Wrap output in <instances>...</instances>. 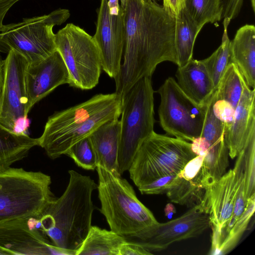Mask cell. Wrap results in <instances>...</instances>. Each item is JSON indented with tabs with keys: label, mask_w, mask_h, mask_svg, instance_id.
Returning <instances> with one entry per match:
<instances>
[{
	"label": "cell",
	"mask_w": 255,
	"mask_h": 255,
	"mask_svg": "<svg viewBox=\"0 0 255 255\" xmlns=\"http://www.w3.org/2000/svg\"><path fill=\"white\" fill-rule=\"evenodd\" d=\"M124 9V61L115 79V92L121 97L139 79L151 77L159 64H177L175 19L162 5L150 0H126Z\"/></svg>",
	"instance_id": "cell-1"
},
{
	"label": "cell",
	"mask_w": 255,
	"mask_h": 255,
	"mask_svg": "<svg viewBox=\"0 0 255 255\" xmlns=\"http://www.w3.org/2000/svg\"><path fill=\"white\" fill-rule=\"evenodd\" d=\"M67 186L40 217L39 230L56 247L74 252L80 248L91 227L95 207L92 200L98 184L90 176L68 171Z\"/></svg>",
	"instance_id": "cell-2"
},
{
	"label": "cell",
	"mask_w": 255,
	"mask_h": 255,
	"mask_svg": "<svg viewBox=\"0 0 255 255\" xmlns=\"http://www.w3.org/2000/svg\"><path fill=\"white\" fill-rule=\"evenodd\" d=\"M96 170L100 210L111 230L126 238H130L158 223L121 174H114L99 165Z\"/></svg>",
	"instance_id": "cell-3"
},
{
	"label": "cell",
	"mask_w": 255,
	"mask_h": 255,
	"mask_svg": "<svg viewBox=\"0 0 255 255\" xmlns=\"http://www.w3.org/2000/svg\"><path fill=\"white\" fill-rule=\"evenodd\" d=\"M51 177L40 171L11 167L0 172V223L39 218L56 198Z\"/></svg>",
	"instance_id": "cell-4"
},
{
	"label": "cell",
	"mask_w": 255,
	"mask_h": 255,
	"mask_svg": "<svg viewBox=\"0 0 255 255\" xmlns=\"http://www.w3.org/2000/svg\"><path fill=\"white\" fill-rule=\"evenodd\" d=\"M153 93L151 77H144L122 97L118 158L122 175L128 171L141 143L154 131Z\"/></svg>",
	"instance_id": "cell-5"
},
{
	"label": "cell",
	"mask_w": 255,
	"mask_h": 255,
	"mask_svg": "<svg viewBox=\"0 0 255 255\" xmlns=\"http://www.w3.org/2000/svg\"><path fill=\"white\" fill-rule=\"evenodd\" d=\"M196 156L191 143L153 131L140 145L128 171L138 187L161 177L178 174Z\"/></svg>",
	"instance_id": "cell-6"
},
{
	"label": "cell",
	"mask_w": 255,
	"mask_h": 255,
	"mask_svg": "<svg viewBox=\"0 0 255 255\" xmlns=\"http://www.w3.org/2000/svg\"><path fill=\"white\" fill-rule=\"evenodd\" d=\"M55 42L68 71L69 86L83 90L96 87L100 77L102 61L93 36L71 23L55 34Z\"/></svg>",
	"instance_id": "cell-7"
},
{
	"label": "cell",
	"mask_w": 255,
	"mask_h": 255,
	"mask_svg": "<svg viewBox=\"0 0 255 255\" xmlns=\"http://www.w3.org/2000/svg\"><path fill=\"white\" fill-rule=\"evenodd\" d=\"M70 15L68 9L58 8L48 14L24 18L9 24L0 33L1 39L22 55L29 65L37 64L56 50L53 28L65 22Z\"/></svg>",
	"instance_id": "cell-8"
},
{
	"label": "cell",
	"mask_w": 255,
	"mask_h": 255,
	"mask_svg": "<svg viewBox=\"0 0 255 255\" xmlns=\"http://www.w3.org/2000/svg\"><path fill=\"white\" fill-rule=\"evenodd\" d=\"M156 92L160 97L159 123L166 133L191 141L201 136L207 104L200 106L194 103L172 77L168 78Z\"/></svg>",
	"instance_id": "cell-9"
},
{
	"label": "cell",
	"mask_w": 255,
	"mask_h": 255,
	"mask_svg": "<svg viewBox=\"0 0 255 255\" xmlns=\"http://www.w3.org/2000/svg\"><path fill=\"white\" fill-rule=\"evenodd\" d=\"M237 157L234 168L206 190L203 199L207 206L212 231L210 255L219 254L222 237L232 217L239 183L244 175V150Z\"/></svg>",
	"instance_id": "cell-10"
},
{
	"label": "cell",
	"mask_w": 255,
	"mask_h": 255,
	"mask_svg": "<svg viewBox=\"0 0 255 255\" xmlns=\"http://www.w3.org/2000/svg\"><path fill=\"white\" fill-rule=\"evenodd\" d=\"M210 227L209 214L203 203L180 217L164 223H158L136 236L126 238L128 241L141 245L152 255L173 243L196 237Z\"/></svg>",
	"instance_id": "cell-11"
},
{
	"label": "cell",
	"mask_w": 255,
	"mask_h": 255,
	"mask_svg": "<svg viewBox=\"0 0 255 255\" xmlns=\"http://www.w3.org/2000/svg\"><path fill=\"white\" fill-rule=\"evenodd\" d=\"M3 62L0 123L12 131L16 121L28 117L25 74L28 62L20 53L11 49Z\"/></svg>",
	"instance_id": "cell-12"
},
{
	"label": "cell",
	"mask_w": 255,
	"mask_h": 255,
	"mask_svg": "<svg viewBox=\"0 0 255 255\" xmlns=\"http://www.w3.org/2000/svg\"><path fill=\"white\" fill-rule=\"evenodd\" d=\"M35 217L0 223V249L9 255H75L56 247L38 229Z\"/></svg>",
	"instance_id": "cell-13"
},
{
	"label": "cell",
	"mask_w": 255,
	"mask_h": 255,
	"mask_svg": "<svg viewBox=\"0 0 255 255\" xmlns=\"http://www.w3.org/2000/svg\"><path fill=\"white\" fill-rule=\"evenodd\" d=\"M93 37L100 52L102 69L116 79L120 71L125 45L124 9L121 7L118 13L111 14L108 0H101Z\"/></svg>",
	"instance_id": "cell-14"
},
{
	"label": "cell",
	"mask_w": 255,
	"mask_h": 255,
	"mask_svg": "<svg viewBox=\"0 0 255 255\" xmlns=\"http://www.w3.org/2000/svg\"><path fill=\"white\" fill-rule=\"evenodd\" d=\"M121 99L116 92L99 94L74 107L55 112L48 118L42 135L38 138V146L43 148Z\"/></svg>",
	"instance_id": "cell-15"
},
{
	"label": "cell",
	"mask_w": 255,
	"mask_h": 255,
	"mask_svg": "<svg viewBox=\"0 0 255 255\" xmlns=\"http://www.w3.org/2000/svg\"><path fill=\"white\" fill-rule=\"evenodd\" d=\"M69 82L66 66L56 50L40 62L27 67L25 87L27 99L26 114L33 106L60 85Z\"/></svg>",
	"instance_id": "cell-16"
},
{
	"label": "cell",
	"mask_w": 255,
	"mask_h": 255,
	"mask_svg": "<svg viewBox=\"0 0 255 255\" xmlns=\"http://www.w3.org/2000/svg\"><path fill=\"white\" fill-rule=\"evenodd\" d=\"M255 89L246 84L235 109L234 120L224 132V140L232 158L245 148L253 128H255Z\"/></svg>",
	"instance_id": "cell-17"
},
{
	"label": "cell",
	"mask_w": 255,
	"mask_h": 255,
	"mask_svg": "<svg viewBox=\"0 0 255 255\" xmlns=\"http://www.w3.org/2000/svg\"><path fill=\"white\" fill-rule=\"evenodd\" d=\"M121 109L122 99L96 114L78 128L46 145L43 148L52 159L65 155L74 144L89 136L101 125L112 119L119 118L121 115Z\"/></svg>",
	"instance_id": "cell-18"
},
{
	"label": "cell",
	"mask_w": 255,
	"mask_h": 255,
	"mask_svg": "<svg viewBox=\"0 0 255 255\" xmlns=\"http://www.w3.org/2000/svg\"><path fill=\"white\" fill-rule=\"evenodd\" d=\"M177 83L183 92L198 105H205L215 91L202 60L191 59L178 67L175 74Z\"/></svg>",
	"instance_id": "cell-19"
},
{
	"label": "cell",
	"mask_w": 255,
	"mask_h": 255,
	"mask_svg": "<svg viewBox=\"0 0 255 255\" xmlns=\"http://www.w3.org/2000/svg\"><path fill=\"white\" fill-rule=\"evenodd\" d=\"M120 128V120L115 118L101 125L89 135L97 166L116 174H120L118 160Z\"/></svg>",
	"instance_id": "cell-20"
},
{
	"label": "cell",
	"mask_w": 255,
	"mask_h": 255,
	"mask_svg": "<svg viewBox=\"0 0 255 255\" xmlns=\"http://www.w3.org/2000/svg\"><path fill=\"white\" fill-rule=\"evenodd\" d=\"M231 61L235 63L250 87H255V27L246 24L231 41Z\"/></svg>",
	"instance_id": "cell-21"
},
{
	"label": "cell",
	"mask_w": 255,
	"mask_h": 255,
	"mask_svg": "<svg viewBox=\"0 0 255 255\" xmlns=\"http://www.w3.org/2000/svg\"><path fill=\"white\" fill-rule=\"evenodd\" d=\"M229 156L224 139L210 145L199 171L191 180L206 190L209 189L226 173Z\"/></svg>",
	"instance_id": "cell-22"
},
{
	"label": "cell",
	"mask_w": 255,
	"mask_h": 255,
	"mask_svg": "<svg viewBox=\"0 0 255 255\" xmlns=\"http://www.w3.org/2000/svg\"><path fill=\"white\" fill-rule=\"evenodd\" d=\"M38 139L15 133L0 123V172L27 156Z\"/></svg>",
	"instance_id": "cell-23"
},
{
	"label": "cell",
	"mask_w": 255,
	"mask_h": 255,
	"mask_svg": "<svg viewBox=\"0 0 255 255\" xmlns=\"http://www.w3.org/2000/svg\"><path fill=\"white\" fill-rule=\"evenodd\" d=\"M126 238L112 230L91 226L75 255H119Z\"/></svg>",
	"instance_id": "cell-24"
},
{
	"label": "cell",
	"mask_w": 255,
	"mask_h": 255,
	"mask_svg": "<svg viewBox=\"0 0 255 255\" xmlns=\"http://www.w3.org/2000/svg\"><path fill=\"white\" fill-rule=\"evenodd\" d=\"M201 29L184 9L175 18L174 44L178 67L193 58L195 42Z\"/></svg>",
	"instance_id": "cell-25"
},
{
	"label": "cell",
	"mask_w": 255,
	"mask_h": 255,
	"mask_svg": "<svg viewBox=\"0 0 255 255\" xmlns=\"http://www.w3.org/2000/svg\"><path fill=\"white\" fill-rule=\"evenodd\" d=\"M224 32L220 46L208 58L202 60L215 90L227 66L231 62L230 43L228 27L230 21L223 19Z\"/></svg>",
	"instance_id": "cell-26"
},
{
	"label": "cell",
	"mask_w": 255,
	"mask_h": 255,
	"mask_svg": "<svg viewBox=\"0 0 255 255\" xmlns=\"http://www.w3.org/2000/svg\"><path fill=\"white\" fill-rule=\"evenodd\" d=\"M246 84L237 66L230 62L216 90L217 100L229 102L236 109Z\"/></svg>",
	"instance_id": "cell-27"
},
{
	"label": "cell",
	"mask_w": 255,
	"mask_h": 255,
	"mask_svg": "<svg viewBox=\"0 0 255 255\" xmlns=\"http://www.w3.org/2000/svg\"><path fill=\"white\" fill-rule=\"evenodd\" d=\"M183 9L201 28L208 23L222 19V0H185Z\"/></svg>",
	"instance_id": "cell-28"
},
{
	"label": "cell",
	"mask_w": 255,
	"mask_h": 255,
	"mask_svg": "<svg viewBox=\"0 0 255 255\" xmlns=\"http://www.w3.org/2000/svg\"><path fill=\"white\" fill-rule=\"evenodd\" d=\"M206 191L192 180H187L177 175L166 194L172 202L192 208L202 203Z\"/></svg>",
	"instance_id": "cell-29"
},
{
	"label": "cell",
	"mask_w": 255,
	"mask_h": 255,
	"mask_svg": "<svg viewBox=\"0 0 255 255\" xmlns=\"http://www.w3.org/2000/svg\"><path fill=\"white\" fill-rule=\"evenodd\" d=\"M255 209V193L247 201L245 210L236 221L228 235L224 240L219 251V255L226 254L233 250L238 245L247 229Z\"/></svg>",
	"instance_id": "cell-30"
},
{
	"label": "cell",
	"mask_w": 255,
	"mask_h": 255,
	"mask_svg": "<svg viewBox=\"0 0 255 255\" xmlns=\"http://www.w3.org/2000/svg\"><path fill=\"white\" fill-rule=\"evenodd\" d=\"M65 155L71 158L80 168L88 170L96 169L97 165L95 153L89 136L74 144Z\"/></svg>",
	"instance_id": "cell-31"
},
{
	"label": "cell",
	"mask_w": 255,
	"mask_h": 255,
	"mask_svg": "<svg viewBox=\"0 0 255 255\" xmlns=\"http://www.w3.org/2000/svg\"><path fill=\"white\" fill-rule=\"evenodd\" d=\"M244 151L245 202L255 193V128L250 135L248 141L243 149Z\"/></svg>",
	"instance_id": "cell-32"
},
{
	"label": "cell",
	"mask_w": 255,
	"mask_h": 255,
	"mask_svg": "<svg viewBox=\"0 0 255 255\" xmlns=\"http://www.w3.org/2000/svg\"><path fill=\"white\" fill-rule=\"evenodd\" d=\"M212 109L214 115L223 123L225 132L234 120L235 109L229 102L216 99Z\"/></svg>",
	"instance_id": "cell-33"
},
{
	"label": "cell",
	"mask_w": 255,
	"mask_h": 255,
	"mask_svg": "<svg viewBox=\"0 0 255 255\" xmlns=\"http://www.w3.org/2000/svg\"><path fill=\"white\" fill-rule=\"evenodd\" d=\"M177 175L173 174L161 177L150 183L138 187V189L142 194H166Z\"/></svg>",
	"instance_id": "cell-34"
},
{
	"label": "cell",
	"mask_w": 255,
	"mask_h": 255,
	"mask_svg": "<svg viewBox=\"0 0 255 255\" xmlns=\"http://www.w3.org/2000/svg\"><path fill=\"white\" fill-rule=\"evenodd\" d=\"M204 158V156L197 155L186 164L177 175L179 177L183 178L187 180H192L199 171Z\"/></svg>",
	"instance_id": "cell-35"
},
{
	"label": "cell",
	"mask_w": 255,
	"mask_h": 255,
	"mask_svg": "<svg viewBox=\"0 0 255 255\" xmlns=\"http://www.w3.org/2000/svg\"><path fill=\"white\" fill-rule=\"evenodd\" d=\"M151 253L141 245L135 242L126 240L121 246L119 255H150Z\"/></svg>",
	"instance_id": "cell-36"
},
{
	"label": "cell",
	"mask_w": 255,
	"mask_h": 255,
	"mask_svg": "<svg viewBox=\"0 0 255 255\" xmlns=\"http://www.w3.org/2000/svg\"><path fill=\"white\" fill-rule=\"evenodd\" d=\"M185 0H163L162 6L165 10L175 19L184 8Z\"/></svg>",
	"instance_id": "cell-37"
},
{
	"label": "cell",
	"mask_w": 255,
	"mask_h": 255,
	"mask_svg": "<svg viewBox=\"0 0 255 255\" xmlns=\"http://www.w3.org/2000/svg\"><path fill=\"white\" fill-rule=\"evenodd\" d=\"M209 142L203 137L194 138L191 143V149L197 155L205 156L210 148Z\"/></svg>",
	"instance_id": "cell-38"
},
{
	"label": "cell",
	"mask_w": 255,
	"mask_h": 255,
	"mask_svg": "<svg viewBox=\"0 0 255 255\" xmlns=\"http://www.w3.org/2000/svg\"><path fill=\"white\" fill-rule=\"evenodd\" d=\"M19 0H0V32L6 30L9 24H3V18L10 8Z\"/></svg>",
	"instance_id": "cell-39"
},
{
	"label": "cell",
	"mask_w": 255,
	"mask_h": 255,
	"mask_svg": "<svg viewBox=\"0 0 255 255\" xmlns=\"http://www.w3.org/2000/svg\"><path fill=\"white\" fill-rule=\"evenodd\" d=\"M164 212L165 216L167 218L171 219L176 211L175 206L172 203H168L164 209Z\"/></svg>",
	"instance_id": "cell-40"
},
{
	"label": "cell",
	"mask_w": 255,
	"mask_h": 255,
	"mask_svg": "<svg viewBox=\"0 0 255 255\" xmlns=\"http://www.w3.org/2000/svg\"><path fill=\"white\" fill-rule=\"evenodd\" d=\"M4 62L0 57V100L1 94L3 80Z\"/></svg>",
	"instance_id": "cell-41"
},
{
	"label": "cell",
	"mask_w": 255,
	"mask_h": 255,
	"mask_svg": "<svg viewBox=\"0 0 255 255\" xmlns=\"http://www.w3.org/2000/svg\"><path fill=\"white\" fill-rule=\"evenodd\" d=\"M251 5L252 7V9L253 11H255V0H251Z\"/></svg>",
	"instance_id": "cell-42"
},
{
	"label": "cell",
	"mask_w": 255,
	"mask_h": 255,
	"mask_svg": "<svg viewBox=\"0 0 255 255\" xmlns=\"http://www.w3.org/2000/svg\"><path fill=\"white\" fill-rule=\"evenodd\" d=\"M225 0L229 1V2H239L243 1L244 0Z\"/></svg>",
	"instance_id": "cell-43"
},
{
	"label": "cell",
	"mask_w": 255,
	"mask_h": 255,
	"mask_svg": "<svg viewBox=\"0 0 255 255\" xmlns=\"http://www.w3.org/2000/svg\"><path fill=\"white\" fill-rule=\"evenodd\" d=\"M0 255H7L6 252L0 249Z\"/></svg>",
	"instance_id": "cell-44"
},
{
	"label": "cell",
	"mask_w": 255,
	"mask_h": 255,
	"mask_svg": "<svg viewBox=\"0 0 255 255\" xmlns=\"http://www.w3.org/2000/svg\"><path fill=\"white\" fill-rule=\"evenodd\" d=\"M153 2H157V3H158L161 0H150Z\"/></svg>",
	"instance_id": "cell-45"
},
{
	"label": "cell",
	"mask_w": 255,
	"mask_h": 255,
	"mask_svg": "<svg viewBox=\"0 0 255 255\" xmlns=\"http://www.w3.org/2000/svg\"><path fill=\"white\" fill-rule=\"evenodd\" d=\"M1 45V40H0V46Z\"/></svg>",
	"instance_id": "cell-46"
}]
</instances>
